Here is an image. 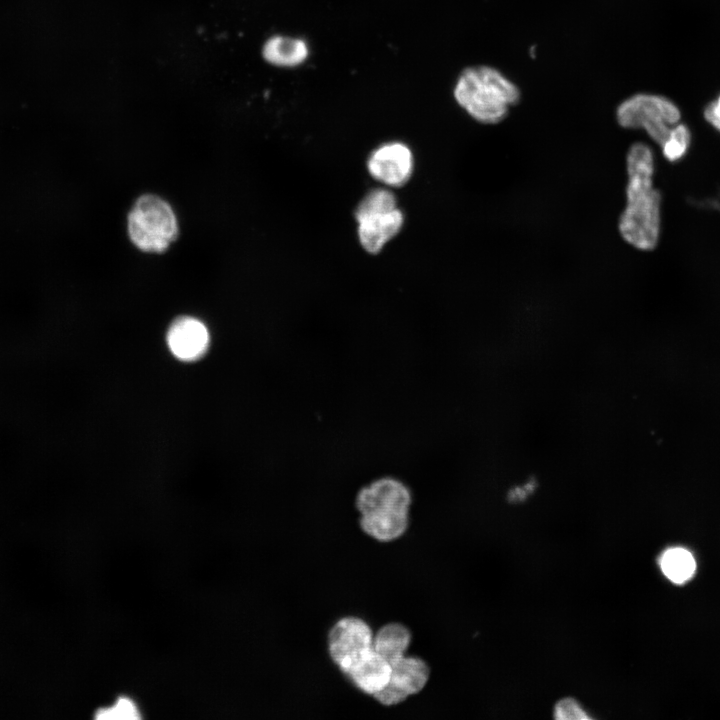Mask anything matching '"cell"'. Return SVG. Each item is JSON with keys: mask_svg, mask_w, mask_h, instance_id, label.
Wrapping results in <instances>:
<instances>
[{"mask_svg": "<svg viewBox=\"0 0 720 720\" xmlns=\"http://www.w3.org/2000/svg\"><path fill=\"white\" fill-rule=\"evenodd\" d=\"M626 205L618 220L622 239L641 251L653 250L661 233V194L654 187V153L636 142L626 155Z\"/></svg>", "mask_w": 720, "mask_h": 720, "instance_id": "obj_1", "label": "cell"}, {"mask_svg": "<svg viewBox=\"0 0 720 720\" xmlns=\"http://www.w3.org/2000/svg\"><path fill=\"white\" fill-rule=\"evenodd\" d=\"M412 495L408 486L386 476L362 487L355 498L361 530L379 542H391L407 531Z\"/></svg>", "mask_w": 720, "mask_h": 720, "instance_id": "obj_2", "label": "cell"}, {"mask_svg": "<svg viewBox=\"0 0 720 720\" xmlns=\"http://www.w3.org/2000/svg\"><path fill=\"white\" fill-rule=\"evenodd\" d=\"M457 103L476 121L497 124L503 121L521 92L519 87L498 69L478 65L466 68L454 87Z\"/></svg>", "mask_w": 720, "mask_h": 720, "instance_id": "obj_3", "label": "cell"}, {"mask_svg": "<svg viewBox=\"0 0 720 720\" xmlns=\"http://www.w3.org/2000/svg\"><path fill=\"white\" fill-rule=\"evenodd\" d=\"M177 233V219L171 206L156 195L139 197L128 214L129 237L144 252L165 251Z\"/></svg>", "mask_w": 720, "mask_h": 720, "instance_id": "obj_4", "label": "cell"}, {"mask_svg": "<svg viewBox=\"0 0 720 720\" xmlns=\"http://www.w3.org/2000/svg\"><path fill=\"white\" fill-rule=\"evenodd\" d=\"M355 219L360 244L371 254L380 252L400 232L404 222L394 193L385 188L372 189L364 196L356 208Z\"/></svg>", "mask_w": 720, "mask_h": 720, "instance_id": "obj_5", "label": "cell"}, {"mask_svg": "<svg viewBox=\"0 0 720 720\" xmlns=\"http://www.w3.org/2000/svg\"><path fill=\"white\" fill-rule=\"evenodd\" d=\"M680 110L668 98L639 93L622 101L616 109L617 123L626 129H642L659 146L680 123Z\"/></svg>", "mask_w": 720, "mask_h": 720, "instance_id": "obj_6", "label": "cell"}, {"mask_svg": "<svg viewBox=\"0 0 720 720\" xmlns=\"http://www.w3.org/2000/svg\"><path fill=\"white\" fill-rule=\"evenodd\" d=\"M374 633L359 617L339 619L328 632V653L337 668L347 676L373 650Z\"/></svg>", "mask_w": 720, "mask_h": 720, "instance_id": "obj_7", "label": "cell"}, {"mask_svg": "<svg viewBox=\"0 0 720 720\" xmlns=\"http://www.w3.org/2000/svg\"><path fill=\"white\" fill-rule=\"evenodd\" d=\"M391 674L387 685L373 697L384 706H394L416 695L430 678V667L416 656L404 655L390 663Z\"/></svg>", "mask_w": 720, "mask_h": 720, "instance_id": "obj_8", "label": "cell"}, {"mask_svg": "<svg viewBox=\"0 0 720 720\" xmlns=\"http://www.w3.org/2000/svg\"><path fill=\"white\" fill-rule=\"evenodd\" d=\"M369 174L389 187H401L410 179L414 158L410 148L401 142H389L377 147L368 157Z\"/></svg>", "mask_w": 720, "mask_h": 720, "instance_id": "obj_9", "label": "cell"}, {"mask_svg": "<svg viewBox=\"0 0 720 720\" xmlns=\"http://www.w3.org/2000/svg\"><path fill=\"white\" fill-rule=\"evenodd\" d=\"M167 345L181 361H195L208 350L210 335L205 324L190 316L175 319L167 332Z\"/></svg>", "mask_w": 720, "mask_h": 720, "instance_id": "obj_10", "label": "cell"}, {"mask_svg": "<svg viewBox=\"0 0 720 720\" xmlns=\"http://www.w3.org/2000/svg\"><path fill=\"white\" fill-rule=\"evenodd\" d=\"M390 674V663L373 649L346 677L362 693L374 696L387 685Z\"/></svg>", "mask_w": 720, "mask_h": 720, "instance_id": "obj_11", "label": "cell"}, {"mask_svg": "<svg viewBox=\"0 0 720 720\" xmlns=\"http://www.w3.org/2000/svg\"><path fill=\"white\" fill-rule=\"evenodd\" d=\"M412 635L408 627L392 622L378 629L373 638V649L389 663L406 655Z\"/></svg>", "mask_w": 720, "mask_h": 720, "instance_id": "obj_12", "label": "cell"}, {"mask_svg": "<svg viewBox=\"0 0 720 720\" xmlns=\"http://www.w3.org/2000/svg\"><path fill=\"white\" fill-rule=\"evenodd\" d=\"M308 56V47L301 39L274 36L263 47V57L273 65L292 67L301 64Z\"/></svg>", "mask_w": 720, "mask_h": 720, "instance_id": "obj_13", "label": "cell"}, {"mask_svg": "<svg viewBox=\"0 0 720 720\" xmlns=\"http://www.w3.org/2000/svg\"><path fill=\"white\" fill-rule=\"evenodd\" d=\"M663 574L675 584L689 581L696 571L693 555L682 547H673L664 551L659 559Z\"/></svg>", "mask_w": 720, "mask_h": 720, "instance_id": "obj_14", "label": "cell"}, {"mask_svg": "<svg viewBox=\"0 0 720 720\" xmlns=\"http://www.w3.org/2000/svg\"><path fill=\"white\" fill-rule=\"evenodd\" d=\"M690 138L689 129L684 124L678 123L660 146L666 160L670 162L680 160L688 151Z\"/></svg>", "mask_w": 720, "mask_h": 720, "instance_id": "obj_15", "label": "cell"}, {"mask_svg": "<svg viewBox=\"0 0 720 720\" xmlns=\"http://www.w3.org/2000/svg\"><path fill=\"white\" fill-rule=\"evenodd\" d=\"M96 717L99 719H138L140 715L132 700L121 697L112 706L98 711Z\"/></svg>", "mask_w": 720, "mask_h": 720, "instance_id": "obj_16", "label": "cell"}, {"mask_svg": "<svg viewBox=\"0 0 720 720\" xmlns=\"http://www.w3.org/2000/svg\"><path fill=\"white\" fill-rule=\"evenodd\" d=\"M554 717L559 720H587L591 718L581 705L572 698L562 699L556 704Z\"/></svg>", "mask_w": 720, "mask_h": 720, "instance_id": "obj_17", "label": "cell"}, {"mask_svg": "<svg viewBox=\"0 0 720 720\" xmlns=\"http://www.w3.org/2000/svg\"><path fill=\"white\" fill-rule=\"evenodd\" d=\"M704 117L711 126L720 132V95L706 106Z\"/></svg>", "mask_w": 720, "mask_h": 720, "instance_id": "obj_18", "label": "cell"}]
</instances>
